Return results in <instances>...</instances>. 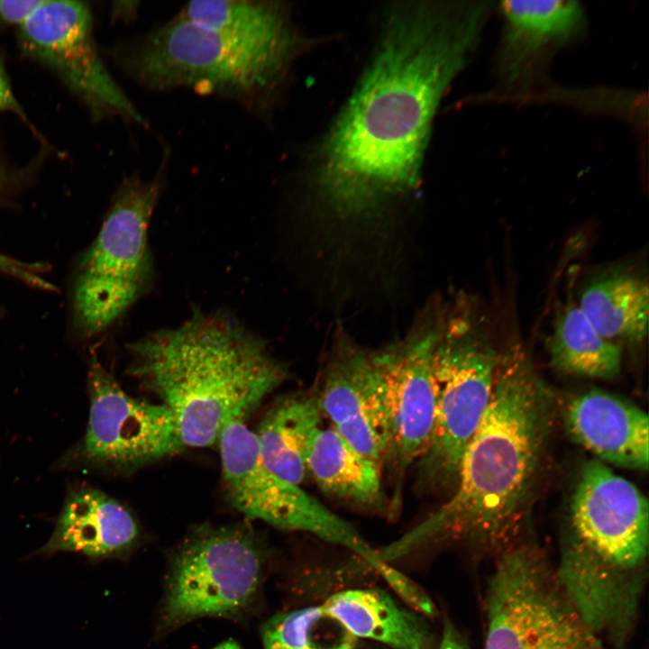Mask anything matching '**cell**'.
I'll return each mask as SVG.
<instances>
[{
	"mask_svg": "<svg viewBox=\"0 0 649 649\" xmlns=\"http://www.w3.org/2000/svg\"><path fill=\"white\" fill-rule=\"evenodd\" d=\"M648 541L643 493L606 463H585L572 497L570 533L553 571L573 607L613 649H624L635 634Z\"/></svg>",
	"mask_w": 649,
	"mask_h": 649,
	"instance_id": "cell-4",
	"label": "cell"
},
{
	"mask_svg": "<svg viewBox=\"0 0 649 649\" xmlns=\"http://www.w3.org/2000/svg\"><path fill=\"white\" fill-rule=\"evenodd\" d=\"M261 639L263 649H355L357 641L322 605L273 616Z\"/></svg>",
	"mask_w": 649,
	"mask_h": 649,
	"instance_id": "cell-24",
	"label": "cell"
},
{
	"mask_svg": "<svg viewBox=\"0 0 649 649\" xmlns=\"http://www.w3.org/2000/svg\"><path fill=\"white\" fill-rule=\"evenodd\" d=\"M138 2H119L114 3L113 7V15L115 20H124L129 22L135 18L138 14Z\"/></svg>",
	"mask_w": 649,
	"mask_h": 649,
	"instance_id": "cell-29",
	"label": "cell"
},
{
	"mask_svg": "<svg viewBox=\"0 0 649 649\" xmlns=\"http://www.w3.org/2000/svg\"><path fill=\"white\" fill-rule=\"evenodd\" d=\"M85 436L69 454L73 462L126 471L172 455L184 447L171 411L128 395L93 355Z\"/></svg>",
	"mask_w": 649,
	"mask_h": 649,
	"instance_id": "cell-12",
	"label": "cell"
},
{
	"mask_svg": "<svg viewBox=\"0 0 649 649\" xmlns=\"http://www.w3.org/2000/svg\"><path fill=\"white\" fill-rule=\"evenodd\" d=\"M441 312L431 311L404 338L371 353L379 375L387 422L382 462L391 487L389 507L401 505L406 475L425 452L434 423L432 352Z\"/></svg>",
	"mask_w": 649,
	"mask_h": 649,
	"instance_id": "cell-11",
	"label": "cell"
},
{
	"mask_svg": "<svg viewBox=\"0 0 649 649\" xmlns=\"http://www.w3.org/2000/svg\"><path fill=\"white\" fill-rule=\"evenodd\" d=\"M127 348L129 373L171 411L184 446L217 443L228 422L245 420L288 377L266 343L222 310H195Z\"/></svg>",
	"mask_w": 649,
	"mask_h": 649,
	"instance_id": "cell-3",
	"label": "cell"
},
{
	"mask_svg": "<svg viewBox=\"0 0 649 649\" xmlns=\"http://www.w3.org/2000/svg\"><path fill=\"white\" fill-rule=\"evenodd\" d=\"M178 14L199 26L241 38L270 40L297 34L288 8L279 1H191Z\"/></svg>",
	"mask_w": 649,
	"mask_h": 649,
	"instance_id": "cell-23",
	"label": "cell"
},
{
	"mask_svg": "<svg viewBox=\"0 0 649 649\" xmlns=\"http://www.w3.org/2000/svg\"><path fill=\"white\" fill-rule=\"evenodd\" d=\"M438 649H471L457 627L445 618Z\"/></svg>",
	"mask_w": 649,
	"mask_h": 649,
	"instance_id": "cell-28",
	"label": "cell"
},
{
	"mask_svg": "<svg viewBox=\"0 0 649 649\" xmlns=\"http://www.w3.org/2000/svg\"><path fill=\"white\" fill-rule=\"evenodd\" d=\"M299 48L297 34L241 38L175 14L114 50L122 70L152 92L187 89L266 118Z\"/></svg>",
	"mask_w": 649,
	"mask_h": 649,
	"instance_id": "cell-5",
	"label": "cell"
},
{
	"mask_svg": "<svg viewBox=\"0 0 649 649\" xmlns=\"http://www.w3.org/2000/svg\"><path fill=\"white\" fill-rule=\"evenodd\" d=\"M489 1L398 2L376 50L323 141L317 194L343 215L414 190L442 98L478 49Z\"/></svg>",
	"mask_w": 649,
	"mask_h": 649,
	"instance_id": "cell-1",
	"label": "cell"
},
{
	"mask_svg": "<svg viewBox=\"0 0 649 649\" xmlns=\"http://www.w3.org/2000/svg\"><path fill=\"white\" fill-rule=\"evenodd\" d=\"M498 356L483 319L468 303L441 312L432 352L434 423L416 462L417 490L455 487L463 452L491 398Z\"/></svg>",
	"mask_w": 649,
	"mask_h": 649,
	"instance_id": "cell-6",
	"label": "cell"
},
{
	"mask_svg": "<svg viewBox=\"0 0 649 649\" xmlns=\"http://www.w3.org/2000/svg\"><path fill=\"white\" fill-rule=\"evenodd\" d=\"M502 34L496 73L507 88H527L556 50L583 35L586 15L579 2L502 1Z\"/></svg>",
	"mask_w": 649,
	"mask_h": 649,
	"instance_id": "cell-15",
	"label": "cell"
},
{
	"mask_svg": "<svg viewBox=\"0 0 649 649\" xmlns=\"http://www.w3.org/2000/svg\"><path fill=\"white\" fill-rule=\"evenodd\" d=\"M89 7L78 1L44 0L20 26L23 50L51 69L86 104L94 118L148 122L114 79L96 49Z\"/></svg>",
	"mask_w": 649,
	"mask_h": 649,
	"instance_id": "cell-13",
	"label": "cell"
},
{
	"mask_svg": "<svg viewBox=\"0 0 649 649\" xmlns=\"http://www.w3.org/2000/svg\"><path fill=\"white\" fill-rule=\"evenodd\" d=\"M43 270L44 268L41 264L21 261L0 252V273L38 288L53 290L52 284L42 277Z\"/></svg>",
	"mask_w": 649,
	"mask_h": 649,
	"instance_id": "cell-25",
	"label": "cell"
},
{
	"mask_svg": "<svg viewBox=\"0 0 649 649\" xmlns=\"http://www.w3.org/2000/svg\"><path fill=\"white\" fill-rule=\"evenodd\" d=\"M317 398L332 429L382 469L387 422L381 380L371 353L343 333L333 343Z\"/></svg>",
	"mask_w": 649,
	"mask_h": 649,
	"instance_id": "cell-14",
	"label": "cell"
},
{
	"mask_svg": "<svg viewBox=\"0 0 649 649\" xmlns=\"http://www.w3.org/2000/svg\"><path fill=\"white\" fill-rule=\"evenodd\" d=\"M168 162L167 149L152 178L133 173L123 180L81 260L74 284L73 317L86 337L111 326L151 288L154 266L148 230Z\"/></svg>",
	"mask_w": 649,
	"mask_h": 649,
	"instance_id": "cell-7",
	"label": "cell"
},
{
	"mask_svg": "<svg viewBox=\"0 0 649 649\" xmlns=\"http://www.w3.org/2000/svg\"><path fill=\"white\" fill-rule=\"evenodd\" d=\"M217 443L226 493L239 512L279 529L305 532L346 548L389 586L399 583L401 571L384 562L350 523L264 464L256 434L244 419L228 422Z\"/></svg>",
	"mask_w": 649,
	"mask_h": 649,
	"instance_id": "cell-10",
	"label": "cell"
},
{
	"mask_svg": "<svg viewBox=\"0 0 649 649\" xmlns=\"http://www.w3.org/2000/svg\"><path fill=\"white\" fill-rule=\"evenodd\" d=\"M321 414L317 397H292L273 407L261 422L255 432L261 457L284 480L299 486L305 480Z\"/></svg>",
	"mask_w": 649,
	"mask_h": 649,
	"instance_id": "cell-20",
	"label": "cell"
},
{
	"mask_svg": "<svg viewBox=\"0 0 649 649\" xmlns=\"http://www.w3.org/2000/svg\"><path fill=\"white\" fill-rule=\"evenodd\" d=\"M485 613L484 649H613L573 607L541 551L525 543L496 558Z\"/></svg>",
	"mask_w": 649,
	"mask_h": 649,
	"instance_id": "cell-8",
	"label": "cell"
},
{
	"mask_svg": "<svg viewBox=\"0 0 649 649\" xmlns=\"http://www.w3.org/2000/svg\"><path fill=\"white\" fill-rule=\"evenodd\" d=\"M139 535L133 515L101 490L80 488L70 491L48 542L37 553H79L91 560L119 557Z\"/></svg>",
	"mask_w": 649,
	"mask_h": 649,
	"instance_id": "cell-17",
	"label": "cell"
},
{
	"mask_svg": "<svg viewBox=\"0 0 649 649\" xmlns=\"http://www.w3.org/2000/svg\"><path fill=\"white\" fill-rule=\"evenodd\" d=\"M265 562L263 547L244 528L194 530L173 556L160 629L170 631L201 617L244 616L260 594Z\"/></svg>",
	"mask_w": 649,
	"mask_h": 649,
	"instance_id": "cell-9",
	"label": "cell"
},
{
	"mask_svg": "<svg viewBox=\"0 0 649 649\" xmlns=\"http://www.w3.org/2000/svg\"><path fill=\"white\" fill-rule=\"evenodd\" d=\"M553 399L519 343L499 353L491 398L455 487L435 511L379 549L388 563L433 545L463 543L496 558L519 543L550 432Z\"/></svg>",
	"mask_w": 649,
	"mask_h": 649,
	"instance_id": "cell-2",
	"label": "cell"
},
{
	"mask_svg": "<svg viewBox=\"0 0 649 649\" xmlns=\"http://www.w3.org/2000/svg\"><path fill=\"white\" fill-rule=\"evenodd\" d=\"M213 649H242V647L236 641L230 638L217 644Z\"/></svg>",
	"mask_w": 649,
	"mask_h": 649,
	"instance_id": "cell-30",
	"label": "cell"
},
{
	"mask_svg": "<svg viewBox=\"0 0 649 649\" xmlns=\"http://www.w3.org/2000/svg\"><path fill=\"white\" fill-rule=\"evenodd\" d=\"M0 111H11L25 118L24 114L14 97V92L0 57Z\"/></svg>",
	"mask_w": 649,
	"mask_h": 649,
	"instance_id": "cell-27",
	"label": "cell"
},
{
	"mask_svg": "<svg viewBox=\"0 0 649 649\" xmlns=\"http://www.w3.org/2000/svg\"><path fill=\"white\" fill-rule=\"evenodd\" d=\"M564 422L570 436L599 461L647 470L649 422L639 407L609 392L592 389L567 403Z\"/></svg>",
	"mask_w": 649,
	"mask_h": 649,
	"instance_id": "cell-16",
	"label": "cell"
},
{
	"mask_svg": "<svg viewBox=\"0 0 649 649\" xmlns=\"http://www.w3.org/2000/svg\"><path fill=\"white\" fill-rule=\"evenodd\" d=\"M307 471L324 493L354 507L377 509L385 503L381 467L333 429L316 432L308 453Z\"/></svg>",
	"mask_w": 649,
	"mask_h": 649,
	"instance_id": "cell-19",
	"label": "cell"
},
{
	"mask_svg": "<svg viewBox=\"0 0 649 649\" xmlns=\"http://www.w3.org/2000/svg\"><path fill=\"white\" fill-rule=\"evenodd\" d=\"M579 307L607 340L639 344L646 337L649 288L640 276L624 270L599 276L582 292Z\"/></svg>",
	"mask_w": 649,
	"mask_h": 649,
	"instance_id": "cell-21",
	"label": "cell"
},
{
	"mask_svg": "<svg viewBox=\"0 0 649 649\" xmlns=\"http://www.w3.org/2000/svg\"><path fill=\"white\" fill-rule=\"evenodd\" d=\"M548 352L551 364L566 374L610 379L621 370L620 347L602 337L579 306L567 305L557 315Z\"/></svg>",
	"mask_w": 649,
	"mask_h": 649,
	"instance_id": "cell-22",
	"label": "cell"
},
{
	"mask_svg": "<svg viewBox=\"0 0 649 649\" xmlns=\"http://www.w3.org/2000/svg\"><path fill=\"white\" fill-rule=\"evenodd\" d=\"M44 0H0V20L23 25Z\"/></svg>",
	"mask_w": 649,
	"mask_h": 649,
	"instance_id": "cell-26",
	"label": "cell"
},
{
	"mask_svg": "<svg viewBox=\"0 0 649 649\" xmlns=\"http://www.w3.org/2000/svg\"><path fill=\"white\" fill-rule=\"evenodd\" d=\"M322 606L356 638L375 640L392 649H438L425 616L381 589L341 590Z\"/></svg>",
	"mask_w": 649,
	"mask_h": 649,
	"instance_id": "cell-18",
	"label": "cell"
}]
</instances>
